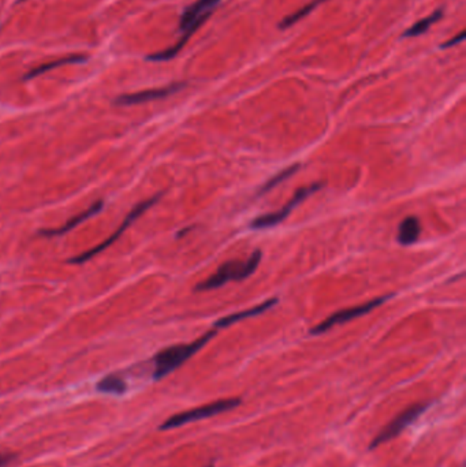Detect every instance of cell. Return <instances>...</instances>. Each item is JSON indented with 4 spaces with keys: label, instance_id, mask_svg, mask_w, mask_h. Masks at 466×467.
I'll list each match as a JSON object with an SVG mask.
<instances>
[{
    "label": "cell",
    "instance_id": "obj_1",
    "mask_svg": "<svg viewBox=\"0 0 466 467\" xmlns=\"http://www.w3.org/2000/svg\"><path fill=\"white\" fill-rule=\"evenodd\" d=\"M219 3L220 0H197L193 4L188 6L179 18V32H181L179 40L167 50L148 55L147 60L167 62V60L174 59L179 52L182 51V48L186 46L190 37L196 33V30L203 24H206V21L215 11V8L219 6Z\"/></svg>",
    "mask_w": 466,
    "mask_h": 467
},
{
    "label": "cell",
    "instance_id": "obj_2",
    "mask_svg": "<svg viewBox=\"0 0 466 467\" xmlns=\"http://www.w3.org/2000/svg\"><path fill=\"white\" fill-rule=\"evenodd\" d=\"M216 329L208 331L201 338L192 343L186 345H174L170 347H165L160 350L155 357H154V363H155V370H154V380L159 381L177 370L179 366H182L188 360H190L195 354H197L208 342L215 338Z\"/></svg>",
    "mask_w": 466,
    "mask_h": 467
},
{
    "label": "cell",
    "instance_id": "obj_3",
    "mask_svg": "<svg viewBox=\"0 0 466 467\" xmlns=\"http://www.w3.org/2000/svg\"><path fill=\"white\" fill-rule=\"evenodd\" d=\"M260 261H261V250H255L249 259L244 261L230 259L222 264L219 269L213 275H210L207 280L199 283L196 286V291L216 290L230 282L245 280L258 271Z\"/></svg>",
    "mask_w": 466,
    "mask_h": 467
},
{
    "label": "cell",
    "instance_id": "obj_4",
    "mask_svg": "<svg viewBox=\"0 0 466 467\" xmlns=\"http://www.w3.org/2000/svg\"><path fill=\"white\" fill-rule=\"evenodd\" d=\"M241 399L240 398H227V399H219L215 401L212 403H208L206 406H200L188 412H182L178 414L170 416L167 421L163 422V425L160 426V430H170V429H175L183 425H188L190 422H197L201 419H207L210 416L215 415L222 414L226 412H231L235 408H238L241 405Z\"/></svg>",
    "mask_w": 466,
    "mask_h": 467
},
{
    "label": "cell",
    "instance_id": "obj_5",
    "mask_svg": "<svg viewBox=\"0 0 466 467\" xmlns=\"http://www.w3.org/2000/svg\"><path fill=\"white\" fill-rule=\"evenodd\" d=\"M161 196H163V193H157L156 196H154V197H151V199H148V200H145V201H141L140 204H137L136 207L133 208L129 213H127V216L125 217V220L120 223V226L115 230V232L114 234H111L105 241H103L100 245H98V246H95V248H92V249H89L88 252H84L82 255H77V256H74V257H71V259H69V262L70 264H84V262H87V261H89V259H93V257H96V256H99L102 252H104L105 249H108L112 244H115L119 238H120V235L140 217V216H143L150 208L154 207L156 203L161 199Z\"/></svg>",
    "mask_w": 466,
    "mask_h": 467
},
{
    "label": "cell",
    "instance_id": "obj_6",
    "mask_svg": "<svg viewBox=\"0 0 466 467\" xmlns=\"http://www.w3.org/2000/svg\"><path fill=\"white\" fill-rule=\"evenodd\" d=\"M429 406L431 403H417V405L411 406L409 409H406L405 412L400 413L375 436V439L369 444V450H375L379 446L398 437L408 426H411L421 415L424 414L429 409Z\"/></svg>",
    "mask_w": 466,
    "mask_h": 467
},
{
    "label": "cell",
    "instance_id": "obj_7",
    "mask_svg": "<svg viewBox=\"0 0 466 467\" xmlns=\"http://www.w3.org/2000/svg\"><path fill=\"white\" fill-rule=\"evenodd\" d=\"M323 187V183H313L311 186H305L297 190V193L293 196V199L276 212L272 213H265L258 216L256 219H253V221L251 223V228L253 230H262V228H271L275 227L278 224H280L285 219L289 217V214L292 213V210L294 208L298 207L304 200H307L310 196L314 194L316 192H319Z\"/></svg>",
    "mask_w": 466,
    "mask_h": 467
},
{
    "label": "cell",
    "instance_id": "obj_8",
    "mask_svg": "<svg viewBox=\"0 0 466 467\" xmlns=\"http://www.w3.org/2000/svg\"><path fill=\"white\" fill-rule=\"evenodd\" d=\"M393 297V294L390 295H383V297H379V298H375L372 301H368L365 304H361V305H357V306H353V308H348V309H342V311H337L334 314H331L330 317H327L325 320H323L320 324H317L316 327H313L311 329L312 335H321L324 332H327L328 329L337 327V325H341V324H345L348 321H352L357 317H361L364 314L366 313H370L372 311H375L377 306L383 305L387 300H390Z\"/></svg>",
    "mask_w": 466,
    "mask_h": 467
},
{
    "label": "cell",
    "instance_id": "obj_9",
    "mask_svg": "<svg viewBox=\"0 0 466 467\" xmlns=\"http://www.w3.org/2000/svg\"><path fill=\"white\" fill-rule=\"evenodd\" d=\"M186 86L185 82H175L163 88H154V89H145L134 93H126L122 96H118L114 104L115 105H137V104L150 103L155 100L165 99L171 95H175L177 92L182 91Z\"/></svg>",
    "mask_w": 466,
    "mask_h": 467
},
{
    "label": "cell",
    "instance_id": "obj_10",
    "mask_svg": "<svg viewBox=\"0 0 466 467\" xmlns=\"http://www.w3.org/2000/svg\"><path fill=\"white\" fill-rule=\"evenodd\" d=\"M104 208V200H98L95 204H92L91 207L88 209H85L84 212L78 213L77 216L71 217L69 221H66L62 227H57V228H51V230H40L39 234L42 237H46V238H55V237H62V235H66L67 232H70L71 230H74L75 227H78L80 224H82L84 221H87L88 219L99 214Z\"/></svg>",
    "mask_w": 466,
    "mask_h": 467
},
{
    "label": "cell",
    "instance_id": "obj_11",
    "mask_svg": "<svg viewBox=\"0 0 466 467\" xmlns=\"http://www.w3.org/2000/svg\"><path fill=\"white\" fill-rule=\"evenodd\" d=\"M278 304V298H269L264 302H261L259 305L253 306V308H249V309H245V311H237V313H233L230 315H226V317H222L219 318L216 322H215V329H219V328H227V327H231L233 324H237L240 321H244L247 318H251V317H256L259 314H262L269 309H272L275 305Z\"/></svg>",
    "mask_w": 466,
    "mask_h": 467
},
{
    "label": "cell",
    "instance_id": "obj_12",
    "mask_svg": "<svg viewBox=\"0 0 466 467\" xmlns=\"http://www.w3.org/2000/svg\"><path fill=\"white\" fill-rule=\"evenodd\" d=\"M88 60V56L85 55H70V56H64V57H60L57 60H52L50 63H44L36 68H33L32 71H29L24 80L28 81V80H32V78H36V77H40L43 75L44 73L47 71H51L53 68H59L62 66H69V64H80V63H85Z\"/></svg>",
    "mask_w": 466,
    "mask_h": 467
},
{
    "label": "cell",
    "instance_id": "obj_13",
    "mask_svg": "<svg viewBox=\"0 0 466 467\" xmlns=\"http://www.w3.org/2000/svg\"><path fill=\"white\" fill-rule=\"evenodd\" d=\"M421 232V224L415 216L405 217L398 228V242L402 246H409L417 242Z\"/></svg>",
    "mask_w": 466,
    "mask_h": 467
},
{
    "label": "cell",
    "instance_id": "obj_14",
    "mask_svg": "<svg viewBox=\"0 0 466 467\" xmlns=\"http://www.w3.org/2000/svg\"><path fill=\"white\" fill-rule=\"evenodd\" d=\"M96 390L102 394H112V395H123L127 391V383L125 378L116 373L107 374L98 384Z\"/></svg>",
    "mask_w": 466,
    "mask_h": 467
},
{
    "label": "cell",
    "instance_id": "obj_15",
    "mask_svg": "<svg viewBox=\"0 0 466 467\" xmlns=\"http://www.w3.org/2000/svg\"><path fill=\"white\" fill-rule=\"evenodd\" d=\"M443 10L439 8L436 11H433L431 15L417 21L415 25H412L411 28H408L404 33H402V39H408V37H417V36H421L424 33H427L429 30V28L436 24L438 21H440V18L443 17Z\"/></svg>",
    "mask_w": 466,
    "mask_h": 467
},
{
    "label": "cell",
    "instance_id": "obj_16",
    "mask_svg": "<svg viewBox=\"0 0 466 467\" xmlns=\"http://www.w3.org/2000/svg\"><path fill=\"white\" fill-rule=\"evenodd\" d=\"M298 170H300V164H293V165H289L287 168L282 170L280 172H278V174L274 175L272 178H269V179L260 187V196H261V194H265V193L271 192L272 189H275L276 186H279L282 182H285L286 179H289L290 176H293Z\"/></svg>",
    "mask_w": 466,
    "mask_h": 467
},
{
    "label": "cell",
    "instance_id": "obj_17",
    "mask_svg": "<svg viewBox=\"0 0 466 467\" xmlns=\"http://www.w3.org/2000/svg\"><path fill=\"white\" fill-rule=\"evenodd\" d=\"M324 1H327V0H312L311 3H308V4L304 6L303 8L297 10L296 12H293V14L287 15L285 19H282V21L279 22V29H287V28L296 25L297 22L303 21V18H305L308 14H311L312 11H313L317 6H320V4L324 3Z\"/></svg>",
    "mask_w": 466,
    "mask_h": 467
},
{
    "label": "cell",
    "instance_id": "obj_18",
    "mask_svg": "<svg viewBox=\"0 0 466 467\" xmlns=\"http://www.w3.org/2000/svg\"><path fill=\"white\" fill-rule=\"evenodd\" d=\"M464 39H465V30H463L461 33H458L457 36H454L453 39H450L449 42H446L445 44H442V46H440V48H450V47H453V46H456V44H460V43H463V42H464Z\"/></svg>",
    "mask_w": 466,
    "mask_h": 467
},
{
    "label": "cell",
    "instance_id": "obj_19",
    "mask_svg": "<svg viewBox=\"0 0 466 467\" xmlns=\"http://www.w3.org/2000/svg\"><path fill=\"white\" fill-rule=\"evenodd\" d=\"M15 459V454H4L0 452V467H6L10 465Z\"/></svg>",
    "mask_w": 466,
    "mask_h": 467
},
{
    "label": "cell",
    "instance_id": "obj_20",
    "mask_svg": "<svg viewBox=\"0 0 466 467\" xmlns=\"http://www.w3.org/2000/svg\"><path fill=\"white\" fill-rule=\"evenodd\" d=\"M208 467H213V465H210V466H208Z\"/></svg>",
    "mask_w": 466,
    "mask_h": 467
},
{
    "label": "cell",
    "instance_id": "obj_21",
    "mask_svg": "<svg viewBox=\"0 0 466 467\" xmlns=\"http://www.w3.org/2000/svg\"><path fill=\"white\" fill-rule=\"evenodd\" d=\"M19 1H24V0H19Z\"/></svg>",
    "mask_w": 466,
    "mask_h": 467
}]
</instances>
